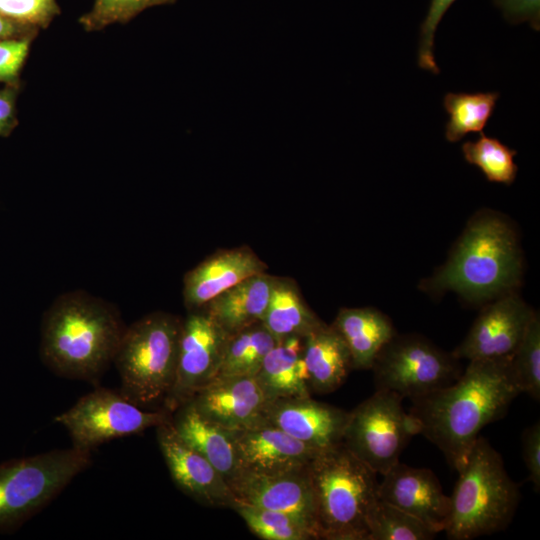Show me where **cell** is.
I'll return each mask as SVG.
<instances>
[{"mask_svg": "<svg viewBox=\"0 0 540 540\" xmlns=\"http://www.w3.org/2000/svg\"><path fill=\"white\" fill-rule=\"evenodd\" d=\"M519 394L511 357L471 360L454 383L412 399L409 413L459 472L482 428L504 417Z\"/></svg>", "mask_w": 540, "mask_h": 540, "instance_id": "1", "label": "cell"}, {"mask_svg": "<svg viewBox=\"0 0 540 540\" xmlns=\"http://www.w3.org/2000/svg\"><path fill=\"white\" fill-rule=\"evenodd\" d=\"M125 328L109 301L82 290L63 293L43 314L41 360L59 377L97 386L113 364Z\"/></svg>", "mask_w": 540, "mask_h": 540, "instance_id": "2", "label": "cell"}, {"mask_svg": "<svg viewBox=\"0 0 540 540\" xmlns=\"http://www.w3.org/2000/svg\"><path fill=\"white\" fill-rule=\"evenodd\" d=\"M523 255L517 231L502 214L484 209L467 223L447 261L419 287L430 294L454 291L486 304L520 286Z\"/></svg>", "mask_w": 540, "mask_h": 540, "instance_id": "3", "label": "cell"}, {"mask_svg": "<svg viewBox=\"0 0 540 540\" xmlns=\"http://www.w3.org/2000/svg\"><path fill=\"white\" fill-rule=\"evenodd\" d=\"M319 539L367 540L378 501L376 473L340 442L322 449L307 467Z\"/></svg>", "mask_w": 540, "mask_h": 540, "instance_id": "4", "label": "cell"}, {"mask_svg": "<svg viewBox=\"0 0 540 540\" xmlns=\"http://www.w3.org/2000/svg\"><path fill=\"white\" fill-rule=\"evenodd\" d=\"M458 475L444 530L447 538L471 540L505 530L521 493L501 455L486 438L478 437Z\"/></svg>", "mask_w": 540, "mask_h": 540, "instance_id": "5", "label": "cell"}, {"mask_svg": "<svg viewBox=\"0 0 540 540\" xmlns=\"http://www.w3.org/2000/svg\"><path fill=\"white\" fill-rule=\"evenodd\" d=\"M182 318L155 311L126 326L113 364L120 392L146 409L163 408L176 374Z\"/></svg>", "mask_w": 540, "mask_h": 540, "instance_id": "6", "label": "cell"}, {"mask_svg": "<svg viewBox=\"0 0 540 540\" xmlns=\"http://www.w3.org/2000/svg\"><path fill=\"white\" fill-rule=\"evenodd\" d=\"M91 463L92 452L74 446L0 463V531L40 512Z\"/></svg>", "mask_w": 540, "mask_h": 540, "instance_id": "7", "label": "cell"}, {"mask_svg": "<svg viewBox=\"0 0 540 540\" xmlns=\"http://www.w3.org/2000/svg\"><path fill=\"white\" fill-rule=\"evenodd\" d=\"M396 393L375 392L349 412L342 443L374 473L384 475L399 462L410 439L420 434L415 417Z\"/></svg>", "mask_w": 540, "mask_h": 540, "instance_id": "8", "label": "cell"}, {"mask_svg": "<svg viewBox=\"0 0 540 540\" xmlns=\"http://www.w3.org/2000/svg\"><path fill=\"white\" fill-rule=\"evenodd\" d=\"M371 370L376 390L410 400L454 383L463 371L452 352L421 335L397 333L380 349Z\"/></svg>", "mask_w": 540, "mask_h": 540, "instance_id": "9", "label": "cell"}, {"mask_svg": "<svg viewBox=\"0 0 540 540\" xmlns=\"http://www.w3.org/2000/svg\"><path fill=\"white\" fill-rule=\"evenodd\" d=\"M171 418L164 408H142L120 391L96 386L54 421L64 427L72 446L91 451L114 439L137 435Z\"/></svg>", "mask_w": 540, "mask_h": 540, "instance_id": "10", "label": "cell"}, {"mask_svg": "<svg viewBox=\"0 0 540 540\" xmlns=\"http://www.w3.org/2000/svg\"><path fill=\"white\" fill-rule=\"evenodd\" d=\"M229 335L204 310L182 318L175 380L163 408L172 413L218 374Z\"/></svg>", "mask_w": 540, "mask_h": 540, "instance_id": "11", "label": "cell"}, {"mask_svg": "<svg viewBox=\"0 0 540 540\" xmlns=\"http://www.w3.org/2000/svg\"><path fill=\"white\" fill-rule=\"evenodd\" d=\"M534 312L517 291L486 303L452 354L468 361L511 357Z\"/></svg>", "mask_w": 540, "mask_h": 540, "instance_id": "12", "label": "cell"}, {"mask_svg": "<svg viewBox=\"0 0 540 540\" xmlns=\"http://www.w3.org/2000/svg\"><path fill=\"white\" fill-rule=\"evenodd\" d=\"M159 449L174 484L195 502L233 509L237 504L230 486L217 469L185 443L170 420L156 427Z\"/></svg>", "mask_w": 540, "mask_h": 540, "instance_id": "13", "label": "cell"}, {"mask_svg": "<svg viewBox=\"0 0 540 540\" xmlns=\"http://www.w3.org/2000/svg\"><path fill=\"white\" fill-rule=\"evenodd\" d=\"M241 472L278 475L305 471L322 449L307 445L267 419L232 431Z\"/></svg>", "mask_w": 540, "mask_h": 540, "instance_id": "14", "label": "cell"}, {"mask_svg": "<svg viewBox=\"0 0 540 540\" xmlns=\"http://www.w3.org/2000/svg\"><path fill=\"white\" fill-rule=\"evenodd\" d=\"M382 476L379 500L411 514L437 533L445 530L451 500L432 470L398 462Z\"/></svg>", "mask_w": 540, "mask_h": 540, "instance_id": "15", "label": "cell"}, {"mask_svg": "<svg viewBox=\"0 0 540 540\" xmlns=\"http://www.w3.org/2000/svg\"><path fill=\"white\" fill-rule=\"evenodd\" d=\"M187 402L203 417L232 432L264 418L270 399L255 376H235L215 378Z\"/></svg>", "mask_w": 540, "mask_h": 540, "instance_id": "16", "label": "cell"}, {"mask_svg": "<svg viewBox=\"0 0 540 540\" xmlns=\"http://www.w3.org/2000/svg\"><path fill=\"white\" fill-rule=\"evenodd\" d=\"M306 470L278 475L241 472L230 488L237 502L286 513L319 539L314 498Z\"/></svg>", "mask_w": 540, "mask_h": 540, "instance_id": "17", "label": "cell"}, {"mask_svg": "<svg viewBox=\"0 0 540 540\" xmlns=\"http://www.w3.org/2000/svg\"><path fill=\"white\" fill-rule=\"evenodd\" d=\"M349 412L306 397L271 400L264 418L288 435L318 449L342 442Z\"/></svg>", "mask_w": 540, "mask_h": 540, "instance_id": "18", "label": "cell"}, {"mask_svg": "<svg viewBox=\"0 0 540 540\" xmlns=\"http://www.w3.org/2000/svg\"><path fill=\"white\" fill-rule=\"evenodd\" d=\"M267 268L248 246L218 250L185 274L183 300L187 311L202 309L225 290Z\"/></svg>", "mask_w": 540, "mask_h": 540, "instance_id": "19", "label": "cell"}, {"mask_svg": "<svg viewBox=\"0 0 540 540\" xmlns=\"http://www.w3.org/2000/svg\"><path fill=\"white\" fill-rule=\"evenodd\" d=\"M177 435L204 456L230 486L241 469L231 431L203 417L188 402L178 406L170 418Z\"/></svg>", "mask_w": 540, "mask_h": 540, "instance_id": "20", "label": "cell"}, {"mask_svg": "<svg viewBox=\"0 0 540 540\" xmlns=\"http://www.w3.org/2000/svg\"><path fill=\"white\" fill-rule=\"evenodd\" d=\"M275 277L267 271L252 275L210 300L202 310L228 335L260 323Z\"/></svg>", "mask_w": 540, "mask_h": 540, "instance_id": "21", "label": "cell"}, {"mask_svg": "<svg viewBox=\"0 0 540 540\" xmlns=\"http://www.w3.org/2000/svg\"><path fill=\"white\" fill-rule=\"evenodd\" d=\"M303 358L310 392L338 389L353 370L350 352L338 331L323 323L303 337Z\"/></svg>", "mask_w": 540, "mask_h": 540, "instance_id": "22", "label": "cell"}, {"mask_svg": "<svg viewBox=\"0 0 540 540\" xmlns=\"http://www.w3.org/2000/svg\"><path fill=\"white\" fill-rule=\"evenodd\" d=\"M331 325L346 343L356 370L371 369L380 349L396 334L390 318L371 307L342 308Z\"/></svg>", "mask_w": 540, "mask_h": 540, "instance_id": "23", "label": "cell"}, {"mask_svg": "<svg viewBox=\"0 0 540 540\" xmlns=\"http://www.w3.org/2000/svg\"><path fill=\"white\" fill-rule=\"evenodd\" d=\"M271 400L311 396L303 358V337L277 341L255 375Z\"/></svg>", "mask_w": 540, "mask_h": 540, "instance_id": "24", "label": "cell"}, {"mask_svg": "<svg viewBox=\"0 0 540 540\" xmlns=\"http://www.w3.org/2000/svg\"><path fill=\"white\" fill-rule=\"evenodd\" d=\"M323 323L306 304L294 280L275 277L262 324L276 341L305 337Z\"/></svg>", "mask_w": 540, "mask_h": 540, "instance_id": "25", "label": "cell"}, {"mask_svg": "<svg viewBox=\"0 0 540 540\" xmlns=\"http://www.w3.org/2000/svg\"><path fill=\"white\" fill-rule=\"evenodd\" d=\"M276 342L262 322L229 335L215 378L255 376L266 354Z\"/></svg>", "mask_w": 540, "mask_h": 540, "instance_id": "26", "label": "cell"}, {"mask_svg": "<svg viewBox=\"0 0 540 540\" xmlns=\"http://www.w3.org/2000/svg\"><path fill=\"white\" fill-rule=\"evenodd\" d=\"M499 92L447 93L443 107L449 115L445 138L455 143L469 133H481L491 118Z\"/></svg>", "mask_w": 540, "mask_h": 540, "instance_id": "27", "label": "cell"}, {"mask_svg": "<svg viewBox=\"0 0 540 540\" xmlns=\"http://www.w3.org/2000/svg\"><path fill=\"white\" fill-rule=\"evenodd\" d=\"M476 141H466L461 150L464 159L478 167L490 182L511 185L517 175L514 162L517 151L503 144L498 138L479 133Z\"/></svg>", "mask_w": 540, "mask_h": 540, "instance_id": "28", "label": "cell"}, {"mask_svg": "<svg viewBox=\"0 0 540 540\" xmlns=\"http://www.w3.org/2000/svg\"><path fill=\"white\" fill-rule=\"evenodd\" d=\"M437 534L416 517L379 499L368 520L367 540H431Z\"/></svg>", "mask_w": 540, "mask_h": 540, "instance_id": "29", "label": "cell"}, {"mask_svg": "<svg viewBox=\"0 0 540 540\" xmlns=\"http://www.w3.org/2000/svg\"><path fill=\"white\" fill-rule=\"evenodd\" d=\"M249 530L263 540H311L314 534L294 517L279 511L239 503L233 508Z\"/></svg>", "mask_w": 540, "mask_h": 540, "instance_id": "30", "label": "cell"}, {"mask_svg": "<svg viewBox=\"0 0 540 540\" xmlns=\"http://www.w3.org/2000/svg\"><path fill=\"white\" fill-rule=\"evenodd\" d=\"M511 368L521 393L540 400V318L535 311L511 356Z\"/></svg>", "mask_w": 540, "mask_h": 540, "instance_id": "31", "label": "cell"}, {"mask_svg": "<svg viewBox=\"0 0 540 540\" xmlns=\"http://www.w3.org/2000/svg\"><path fill=\"white\" fill-rule=\"evenodd\" d=\"M176 0H95L92 9L79 18L86 31H96L114 23H127L144 10L174 4Z\"/></svg>", "mask_w": 540, "mask_h": 540, "instance_id": "32", "label": "cell"}, {"mask_svg": "<svg viewBox=\"0 0 540 540\" xmlns=\"http://www.w3.org/2000/svg\"><path fill=\"white\" fill-rule=\"evenodd\" d=\"M61 10L56 0H0V13L16 22L47 28Z\"/></svg>", "mask_w": 540, "mask_h": 540, "instance_id": "33", "label": "cell"}, {"mask_svg": "<svg viewBox=\"0 0 540 540\" xmlns=\"http://www.w3.org/2000/svg\"><path fill=\"white\" fill-rule=\"evenodd\" d=\"M456 0H430L427 14L421 23L418 46V66L437 75L440 73L434 58L435 32L443 16Z\"/></svg>", "mask_w": 540, "mask_h": 540, "instance_id": "34", "label": "cell"}, {"mask_svg": "<svg viewBox=\"0 0 540 540\" xmlns=\"http://www.w3.org/2000/svg\"><path fill=\"white\" fill-rule=\"evenodd\" d=\"M32 38L0 40V83L19 84Z\"/></svg>", "mask_w": 540, "mask_h": 540, "instance_id": "35", "label": "cell"}, {"mask_svg": "<svg viewBox=\"0 0 540 540\" xmlns=\"http://www.w3.org/2000/svg\"><path fill=\"white\" fill-rule=\"evenodd\" d=\"M511 24L528 22L536 30H540V0H493Z\"/></svg>", "mask_w": 540, "mask_h": 540, "instance_id": "36", "label": "cell"}, {"mask_svg": "<svg viewBox=\"0 0 540 540\" xmlns=\"http://www.w3.org/2000/svg\"><path fill=\"white\" fill-rule=\"evenodd\" d=\"M522 455L528 471V480L535 491L540 489V424L536 422L524 429L522 436Z\"/></svg>", "mask_w": 540, "mask_h": 540, "instance_id": "37", "label": "cell"}, {"mask_svg": "<svg viewBox=\"0 0 540 540\" xmlns=\"http://www.w3.org/2000/svg\"><path fill=\"white\" fill-rule=\"evenodd\" d=\"M20 84H5L0 88V136L2 137L10 135L18 125L16 101Z\"/></svg>", "mask_w": 540, "mask_h": 540, "instance_id": "38", "label": "cell"}, {"mask_svg": "<svg viewBox=\"0 0 540 540\" xmlns=\"http://www.w3.org/2000/svg\"><path fill=\"white\" fill-rule=\"evenodd\" d=\"M38 31V28L16 22L0 13V40L17 38L34 39Z\"/></svg>", "mask_w": 540, "mask_h": 540, "instance_id": "39", "label": "cell"}]
</instances>
